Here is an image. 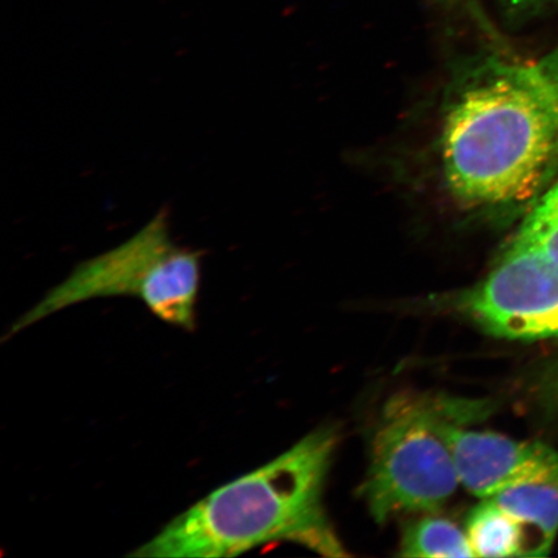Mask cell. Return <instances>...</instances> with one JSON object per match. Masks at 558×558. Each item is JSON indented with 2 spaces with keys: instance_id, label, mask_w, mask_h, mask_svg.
Segmentation results:
<instances>
[{
  "instance_id": "obj_6",
  "label": "cell",
  "mask_w": 558,
  "mask_h": 558,
  "mask_svg": "<svg viewBox=\"0 0 558 558\" xmlns=\"http://www.w3.org/2000/svg\"><path fill=\"white\" fill-rule=\"evenodd\" d=\"M449 439L460 485L481 499L558 473V451L542 442L470 430L462 424L452 425Z\"/></svg>"
},
{
  "instance_id": "obj_12",
  "label": "cell",
  "mask_w": 558,
  "mask_h": 558,
  "mask_svg": "<svg viewBox=\"0 0 558 558\" xmlns=\"http://www.w3.org/2000/svg\"><path fill=\"white\" fill-rule=\"evenodd\" d=\"M539 397L544 407L558 416V360L543 374Z\"/></svg>"
},
{
  "instance_id": "obj_3",
  "label": "cell",
  "mask_w": 558,
  "mask_h": 558,
  "mask_svg": "<svg viewBox=\"0 0 558 558\" xmlns=\"http://www.w3.org/2000/svg\"><path fill=\"white\" fill-rule=\"evenodd\" d=\"M488 403L399 393L384 407L362 497L383 523L407 512L434 513L460 485L449 439L452 425L485 416Z\"/></svg>"
},
{
  "instance_id": "obj_10",
  "label": "cell",
  "mask_w": 558,
  "mask_h": 558,
  "mask_svg": "<svg viewBox=\"0 0 558 558\" xmlns=\"http://www.w3.org/2000/svg\"><path fill=\"white\" fill-rule=\"evenodd\" d=\"M514 235L558 260V177L523 216Z\"/></svg>"
},
{
  "instance_id": "obj_2",
  "label": "cell",
  "mask_w": 558,
  "mask_h": 558,
  "mask_svg": "<svg viewBox=\"0 0 558 558\" xmlns=\"http://www.w3.org/2000/svg\"><path fill=\"white\" fill-rule=\"evenodd\" d=\"M337 444L331 428L313 432L260 469L209 493L129 556L235 557L282 541L327 557L345 556L323 507Z\"/></svg>"
},
{
  "instance_id": "obj_8",
  "label": "cell",
  "mask_w": 558,
  "mask_h": 558,
  "mask_svg": "<svg viewBox=\"0 0 558 558\" xmlns=\"http://www.w3.org/2000/svg\"><path fill=\"white\" fill-rule=\"evenodd\" d=\"M465 532L476 557H532L526 527L490 498L472 509Z\"/></svg>"
},
{
  "instance_id": "obj_7",
  "label": "cell",
  "mask_w": 558,
  "mask_h": 558,
  "mask_svg": "<svg viewBox=\"0 0 558 558\" xmlns=\"http://www.w3.org/2000/svg\"><path fill=\"white\" fill-rule=\"evenodd\" d=\"M490 499L526 527L532 557L549 554L558 533V473L507 487Z\"/></svg>"
},
{
  "instance_id": "obj_11",
  "label": "cell",
  "mask_w": 558,
  "mask_h": 558,
  "mask_svg": "<svg viewBox=\"0 0 558 558\" xmlns=\"http://www.w3.org/2000/svg\"><path fill=\"white\" fill-rule=\"evenodd\" d=\"M501 16L512 25L547 16L558 11V0H497Z\"/></svg>"
},
{
  "instance_id": "obj_5",
  "label": "cell",
  "mask_w": 558,
  "mask_h": 558,
  "mask_svg": "<svg viewBox=\"0 0 558 558\" xmlns=\"http://www.w3.org/2000/svg\"><path fill=\"white\" fill-rule=\"evenodd\" d=\"M453 304L494 337L558 338V260L513 235L486 277Z\"/></svg>"
},
{
  "instance_id": "obj_4",
  "label": "cell",
  "mask_w": 558,
  "mask_h": 558,
  "mask_svg": "<svg viewBox=\"0 0 558 558\" xmlns=\"http://www.w3.org/2000/svg\"><path fill=\"white\" fill-rule=\"evenodd\" d=\"M204 254L179 246L172 240L169 209H159L120 246L76 265L11 326L9 338L70 306L116 296L142 300L158 319L193 331Z\"/></svg>"
},
{
  "instance_id": "obj_9",
  "label": "cell",
  "mask_w": 558,
  "mask_h": 558,
  "mask_svg": "<svg viewBox=\"0 0 558 558\" xmlns=\"http://www.w3.org/2000/svg\"><path fill=\"white\" fill-rule=\"evenodd\" d=\"M403 557L457 558L474 556L469 535L456 522L428 515L404 530L401 544Z\"/></svg>"
},
{
  "instance_id": "obj_1",
  "label": "cell",
  "mask_w": 558,
  "mask_h": 558,
  "mask_svg": "<svg viewBox=\"0 0 558 558\" xmlns=\"http://www.w3.org/2000/svg\"><path fill=\"white\" fill-rule=\"evenodd\" d=\"M460 213L523 218L558 177V45L535 60L492 52L456 70L437 138Z\"/></svg>"
}]
</instances>
